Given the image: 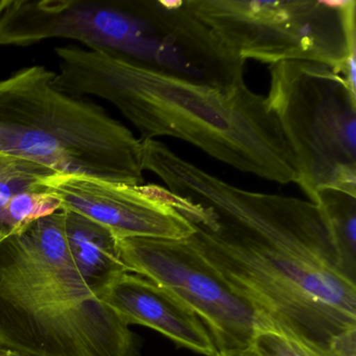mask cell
<instances>
[{"label": "cell", "mask_w": 356, "mask_h": 356, "mask_svg": "<svg viewBox=\"0 0 356 356\" xmlns=\"http://www.w3.org/2000/svg\"><path fill=\"white\" fill-rule=\"evenodd\" d=\"M97 298L129 326L149 327L197 353L218 355V349L211 334L195 312L174 293L149 279L126 273Z\"/></svg>", "instance_id": "9c48e42d"}, {"label": "cell", "mask_w": 356, "mask_h": 356, "mask_svg": "<svg viewBox=\"0 0 356 356\" xmlns=\"http://www.w3.org/2000/svg\"><path fill=\"white\" fill-rule=\"evenodd\" d=\"M195 245L273 325L337 356L356 333V284L302 250L275 243L191 202Z\"/></svg>", "instance_id": "3957f363"}, {"label": "cell", "mask_w": 356, "mask_h": 356, "mask_svg": "<svg viewBox=\"0 0 356 356\" xmlns=\"http://www.w3.org/2000/svg\"><path fill=\"white\" fill-rule=\"evenodd\" d=\"M55 53L58 88L111 104L140 132L141 140L174 137L241 172L279 184L297 183V163L278 120L266 97L245 84H197L79 45Z\"/></svg>", "instance_id": "6da1fadb"}, {"label": "cell", "mask_w": 356, "mask_h": 356, "mask_svg": "<svg viewBox=\"0 0 356 356\" xmlns=\"http://www.w3.org/2000/svg\"><path fill=\"white\" fill-rule=\"evenodd\" d=\"M251 346L260 356H335L276 330L260 331Z\"/></svg>", "instance_id": "4fadbf2b"}, {"label": "cell", "mask_w": 356, "mask_h": 356, "mask_svg": "<svg viewBox=\"0 0 356 356\" xmlns=\"http://www.w3.org/2000/svg\"><path fill=\"white\" fill-rule=\"evenodd\" d=\"M62 209L60 200L51 193L28 191L14 195L0 210V226L11 234L22 232L26 227Z\"/></svg>", "instance_id": "7c38bea8"}, {"label": "cell", "mask_w": 356, "mask_h": 356, "mask_svg": "<svg viewBox=\"0 0 356 356\" xmlns=\"http://www.w3.org/2000/svg\"><path fill=\"white\" fill-rule=\"evenodd\" d=\"M33 65L0 79V153L53 172L143 183V143L101 106L58 88Z\"/></svg>", "instance_id": "277c9868"}, {"label": "cell", "mask_w": 356, "mask_h": 356, "mask_svg": "<svg viewBox=\"0 0 356 356\" xmlns=\"http://www.w3.org/2000/svg\"><path fill=\"white\" fill-rule=\"evenodd\" d=\"M63 210L70 255L87 284L99 296L118 277L131 273L120 255L118 237L107 227Z\"/></svg>", "instance_id": "30bf717a"}, {"label": "cell", "mask_w": 356, "mask_h": 356, "mask_svg": "<svg viewBox=\"0 0 356 356\" xmlns=\"http://www.w3.org/2000/svg\"><path fill=\"white\" fill-rule=\"evenodd\" d=\"M216 356H260L252 346L248 347L236 348V349L218 351Z\"/></svg>", "instance_id": "5bb4252c"}, {"label": "cell", "mask_w": 356, "mask_h": 356, "mask_svg": "<svg viewBox=\"0 0 356 356\" xmlns=\"http://www.w3.org/2000/svg\"><path fill=\"white\" fill-rule=\"evenodd\" d=\"M0 347L30 356H138L130 326L74 264L63 209L0 241Z\"/></svg>", "instance_id": "7a4b0ae2"}, {"label": "cell", "mask_w": 356, "mask_h": 356, "mask_svg": "<svg viewBox=\"0 0 356 356\" xmlns=\"http://www.w3.org/2000/svg\"><path fill=\"white\" fill-rule=\"evenodd\" d=\"M131 273L170 291L204 323L218 351L248 347L273 325L188 239H118Z\"/></svg>", "instance_id": "52a82bcc"}, {"label": "cell", "mask_w": 356, "mask_h": 356, "mask_svg": "<svg viewBox=\"0 0 356 356\" xmlns=\"http://www.w3.org/2000/svg\"><path fill=\"white\" fill-rule=\"evenodd\" d=\"M312 202L324 216L341 273L356 284V197L337 189H321Z\"/></svg>", "instance_id": "8fae6325"}, {"label": "cell", "mask_w": 356, "mask_h": 356, "mask_svg": "<svg viewBox=\"0 0 356 356\" xmlns=\"http://www.w3.org/2000/svg\"><path fill=\"white\" fill-rule=\"evenodd\" d=\"M12 235L9 231L6 230V229L0 228V241H3V239L7 238L8 236Z\"/></svg>", "instance_id": "e0dca14e"}, {"label": "cell", "mask_w": 356, "mask_h": 356, "mask_svg": "<svg viewBox=\"0 0 356 356\" xmlns=\"http://www.w3.org/2000/svg\"><path fill=\"white\" fill-rule=\"evenodd\" d=\"M266 102L293 152L297 184L356 197V91L326 64L282 61L268 68Z\"/></svg>", "instance_id": "8992f818"}, {"label": "cell", "mask_w": 356, "mask_h": 356, "mask_svg": "<svg viewBox=\"0 0 356 356\" xmlns=\"http://www.w3.org/2000/svg\"><path fill=\"white\" fill-rule=\"evenodd\" d=\"M0 356H30L26 354L20 353V352L13 351V350L6 349L0 347Z\"/></svg>", "instance_id": "2e32d148"}, {"label": "cell", "mask_w": 356, "mask_h": 356, "mask_svg": "<svg viewBox=\"0 0 356 356\" xmlns=\"http://www.w3.org/2000/svg\"><path fill=\"white\" fill-rule=\"evenodd\" d=\"M38 191L60 200L62 209L76 212L118 237L186 239L195 233L159 185H131L81 175L55 172L41 180Z\"/></svg>", "instance_id": "ba28073f"}, {"label": "cell", "mask_w": 356, "mask_h": 356, "mask_svg": "<svg viewBox=\"0 0 356 356\" xmlns=\"http://www.w3.org/2000/svg\"><path fill=\"white\" fill-rule=\"evenodd\" d=\"M186 5L245 61L326 64L356 91L355 0H186Z\"/></svg>", "instance_id": "5b68a950"}, {"label": "cell", "mask_w": 356, "mask_h": 356, "mask_svg": "<svg viewBox=\"0 0 356 356\" xmlns=\"http://www.w3.org/2000/svg\"><path fill=\"white\" fill-rule=\"evenodd\" d=\"M11 3L12 0H0V29L3 26L6 15H7V12Z\"/></svg>", "instance_id": "9a60e30c"}]
</instances>
